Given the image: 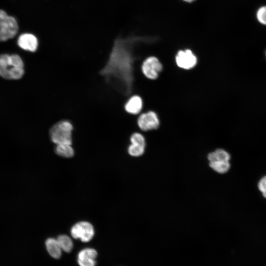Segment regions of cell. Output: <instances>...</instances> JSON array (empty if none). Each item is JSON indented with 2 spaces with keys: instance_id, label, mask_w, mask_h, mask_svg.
Instances as JSON below:
<instances>
[{
  "instance_id": "obj_3",
  "label": "cell",
  "mask_w": 266,
  "mask_h": 266,
  "mask_svg": "<svg viewBox=\"0 0 266 266\" xmlns=\"http://www.w3.org/2000/svg\"><path fill=\"white\" fill-rule=\"evenodd\" d=\"M72 125L66 120L59 121L54 124L50 129L51 139L56 145L71 144Z\"/></svg>"
},
{
  "instance_id": "obj_20",
  "label": "cell",
  "mask_w": 266,
  "mask_h": 266,
  "mask_svg": "<svg viewBox=\"0 0 266 266\" xmlns=\"http://www.w3.org/2000/svg\"><path fill=\"white\" fill-rule=\"evenodd\" d=\"M258 187L263 197L266 199V176H264L260 180Z\"/></svg>"
},
{
  "instance_id": "obj_2",
  "label": "cell",
  "mask_w": 266,
  "mask_h": 266,
  "mask_svg": "<svg viewBox=\"0 0 266 266\" xmlns=\"http://www.w3.org/2000/svg\"><path fill=\"white\" fill-rule=\"evenodd\" d=\"M24 74L23 61L15 54H3L0 55V76L9 80H17Z\"/></svg>"
},
{
  "instance_id": "obj_22",
  "label": "cell",
  "mask_w": 266,
  "mask_h": 266,
  "mask_svg": "<svg viewBox=\"0 0 266 266\" xmlns=\"http://www.w3.org/2000/svg\"></svg>"
},
{
  "instance_id": "obj_11",
  "label": "cell",
  "mask_w": 266,
  "mask_h": 266,
  "mask_svg": "<svg viewBox=\"0 0 266 266\" xmlns=\"http://www.w3.org/2000/svg\"><path fill=\"white\" fill-rule=\"evenodd\" d=\"M143 107V101L138 95L132 96L125 105V110L131 114H137Z\"/></svg>"
},
{
  "instance_id": "obj_7",
  "label": "cell",
  "mask_w": 266,
  "mask_h": 266,
  "mask_svg": "<svg viewBox=\"0 0 266 266\" xmlns=\"http://www.w3.org/2000/svg\"><path fill=\"white\" fill-rule=\"evenodd\" d=\"M175 62L179 67L189 70L196 66L198 59L191 50H180L177 52L175 56Z\"/></svg>"
},
{
  "instance_id": "obj_5",
  "label": "cell",
  "mask_w": 266,
  "mask_h": 266,
  "mask_svg": "<svg viewBox=\"0 0 266 266\" xmlns=\"http://www.w3.org/2000/svg\"><path fill=\"white\" fill-rule=\"evenodd\" d=\"M70 233L74 238L80 239L82 241L86 242L93 238L95 232L91 223L87 221H81L72 226Z\"/></svg>"
},
{
  "instance_id": "obj_19",
  "label": "cell",
  "mask_w": 266,
  "mask_h": 266,
  "mask_svg": "<svg viewBox=\"0 0 266 266\" xmlns=\"http://www.w3.org/2000/svg\"><path fill=\"white\" fill-rule=\"evenodd\" d=\"M256 17L261 24L266 25V6H262L258 9Z\"/></svg>"
},
{
  "instance_id": "obj_17",
  "label": "cell",
  "mask_w": 266,
  "mask_h": 266,
  "mask_svg": "<svg viewBox=\"0 0 266 266\" xmlns=\"http://www.w3.org/2000/svg\"><path fill=\"white\" fill-rule=\"evenodd\" d=\"M145 146L132 144L128 147L129 154L133 157H138L144 152Z\"/></svg>"
},
{
  "instance_id": "obj_14",
  "label": "cell",
  "mask_w": 266,
  "mask_h": 266,
  "mask_svg": "<svg viewBox=\"0 0 266 266\" xmlns=\"http://www.w3.org/2000/svg\"><path fill=\"white\" fill-rule=\"evenodd\" d=\"M55 152L59 156L65 158H71L74 154L71 144H67L56 145Z\"/></svg>"
},
{
  "instance_id": "obj_4",
  "label": "cell",
  "mask_w": 266,
  "mask_h": 266,
  "mask_svg": "<svg viewBox=\"0 0 266 266\" xmlns=\"http://www.w3.org/2000/svg\"><path fill=\"white\" fill-rule=\"evenodd\" d=\"M19 31L17 19L0 9V42L6 41L14 37Z\"/></svg>"
},
{
  "instance_id": "obj_15",
  "label": "cell",
  "mask_w": 266,
  "mask_h": 266,
  "mask_svg": "<svg viewBox=\"0 0 266 266\" xmlns=\"http://www.w3.org/2000/svg\"><path fill=\"white\" fill-rule=\"evenodd\" d=\"M209 166L219 173H225L230 169L231 164L230 161H216L210 162Z\"/></svg>"
},
{
  "instance_id": "obj_21",
  "label": "cell",
  "mask_w": 266,
  "mask_h": 266,
  "mask_svg": "<svg viewBox=\"0 0 266 266\" xmlns=\"http://www.w3.org/2000/svg\"><path fill=\"white\" fill-rule=\"evenodd\" d=\"M183 1H185V2H192L193 1H194L195 0H183Z\"/></svg>"
},
{
  "instance_id": "obj_6",
  "label": "cell",
  "mask_w": 266,
  "mask_h": 266,
  "mask_svg": "<svg viewBox=\"0 0 266 266\" xmlns=\"http://www.w3.org/2000/svg\"><path fill=\"white\" fill-rule=\"evenodd\" d=\"M163 65L159 60L155 56L146 58L141 65V71L148 79L154 80L158 78L163 70Z\"/></svg>"
},
{
  "instance_id": "obj_1",
  "label": "cell",
  "mask_w": 266,
  "mask_h": 266,
  "mask_svg": "<svg viewBox=\"0 0 266 266\" xmlns=\"http://www.w3.org/2000/svg\"><path fill=\"white\" fill-rule=\"evenodd\" d=\"M158 39L156 36L136 35L117 37L101 73L107 79H113L118 89L125 95H129L133 90L134 81V63L137 59L134 55L135 46L141 43H154Z\"/></svg>"
},
{
  "instance_id": "obj_9",
  "label": "cell",
  "mask_w": 266,
  "mask_h": 266,
  "mask_svg": "<svg viewBox=\"0 0 266 266\" xmlns=\"http://www.w3.org/2000/svg\"><path fill=\"white\" fill-rule=\"evenodd\" d=\"M17 44L24 50L33 52L37 49L38 41L37 38L33 34L25 33L18 36Z\"/></svg>"
},
{
  "instance_id": "obj_8",
  "label": "cell",
  "mask_w": 266,
  "mask_h": 266,
  "mask_svg": "<svg viewBox=\"0 0 266 266\" xmlns=\"http://www.w3.org/2000/svg\"><path fill=\"white\" fill-rule=\"evenodd\" d=\"M137 125L139 129L143 131L156 130L160 126V120L156 112L149 111L138 117Z\"/></svg>"
},
{
  "instance_id": "obj_13",
  "label": "cell",
  "mask_w": 266,
  "mask_h": 266,
  "mask_svg": "<svg viewBox=\"0 0 266 266\" xmlns=\"http://www.w3.org/2000/svg\"><path fill=\"white\" fill-rule=\"evenodd\" d=\"M207 158L209 163L216 161H230L231 156L225 150L218 149L214 152L210 153L207 156Z\"/></svg>"
},
{
  "instance_id": "obj_10",
  "label": "cell",
  "mask_w": 266,
  "mask_h": 266,
  "mask_svg": "<svg viewBox=\"0 0 266 266\" xmlns=\"http://www.w3.org/2000/svg\"><path fill=\"white\" fill-rule=\"evenodd\" d=\"M97 255V251L93 248L83 249L78 254L77 262L80 266H95Z\"/></svg>"
},
{
  "instance_id": "obj_12",
  "label": "cell",
  "mask_w": 266,
  "mask_h": 266,
  "mask_svg": "<svg viewBox=\"0 0 266 266\" xmlns=\"http://www.w3.org/2000/svg\"><path fill=\"white\" fill-rule=\"evenodd\" d=\"M46 249L49 255L55 259H59L62 255V248L57 239L48 238L45 242Z\"/></svg>"
},
{
  "instance_id": "obj_16",
  "label": "cell",
  "mask_w": 266,
  "mask_h": 266,
  "mask_svg": "<svg viewBox=\"0 0 266 266\" xmlns=\"http://www.w3.org/2000/svg\"><path fill=\"white\" fill-rule=\"evenodd\" d=\"M57 239L63 251L67 253L71 252L73 245L71 239L68 236L65 234L60 235Z\"/></svg>"
},
{
  "instance_id": "obj_18",
  "label": "cell",
  "mask_w": 266,
  "mask_h": 266,
  "mask_svg": "<svg viewBox=\"0 0 266 266\" xmlns=\"http://www.w3.org/2000/svg\"><path fill=\"white\" fill-rule=\"evenodd\" d=\"M131 143L145 146V138L142 134L135 133L132 134L130 137Z\"/></svg>"
}]
</instances>
